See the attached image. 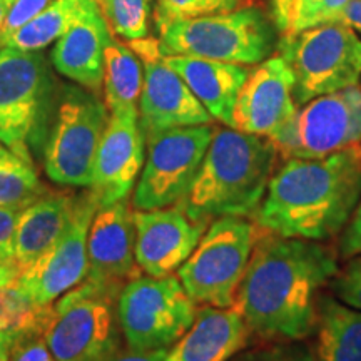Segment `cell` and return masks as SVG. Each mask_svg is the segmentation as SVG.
I'll return each mask as SVG.
<instances>
[{"label":"cell","mask_w":361,"mask_h":361,"mask_svg":"<svg viewBox=\"0 0 361 361\" xmlns=\"http://www.w3.org/2000/svg\"><path fill=\"white\" fill-rule=\"evenodd\" d=\"M338 271L336 252L322 241L261 231L234 310L266 340H303L316 328L322 288Z\"/></svg>","instance_id":"cell-1"},{"label":"cell","mask_w":361,"mask_h":361,"mask_svg":"<svg viewBox=\"0 0 361 361\" xmlns=\"http://www.w3.org/2000/svg\"><path fill=\"white\" fill-rule=\"evenodd\" d=\"M361 202V144L316 159H284L252 218L283 238L326 241L341 234Z\"/></svg>","instance_id":"cell-2"},{"label":"cell","mask_w":361,"mask_h":361,"mask_svg":"<svg viewBox=\"0 0 361 361\" xmlns=\"http://www.w3.org/2000/svg\"><path fill=\"white\" fill-rule=\"evenodd\" d=\"M278 149L261 135L216 129L192 186L178 202L194 219L255 216L274 171Z\"/></svg>","instance_id":"cell-3"},{"label":"cell","mask_w":361,"mask_h":361,"mask_svg":"<svg viewBox=\"0 0 361 361\" xmlns=\"http://www.w3.org/2000/svg\"><path fill=\"white\" fill-rule=\"evenodd\" d=\"M164 56L258 66L276 47V29L258 6L214 16L156 22Z\"/></svg>","instance_id":"cell-4"},{"label":"cell","mask_w":361,"mask_h":361,"mask_svg":"<svg viewBox=\"0 0 361 361\" xmlns=\"http://www.w3.org/2000/svg\"><path fill=\"white\" fill-rule=\"evenodd\" d=\"M54 78L39 51L0 49V142L34 166L52 123Z\"/></svg>","instance_id":"cell-5"},{"label":"cell","mask_w":361,"mask_h":361,"mask_svg":"<svg viewBox=\"0 0 361 361\" xmlns=\"http://www.w3.org/2000/svg\"><path fill=\"white\" fill-rule=\"evenodd\" d=\"M263 229L241 216H223L207 226L178 278L196 305L234 308L238 291Z\"/></svg>","instance_id":"cell-6"},{"label":"cell","mask_w":361,"mask_h":361,"mask_svg":"<svg viewBox=\"0 0 361 361\" xmlns=\"http://www.w3.org/2000/svg\"><path fill=\"white\" fill-rule=\"evenodd\" d=\"M119 288L82 279L52 306L42 335L57 361H94L121 346L117 318Z\"/></svg>","instance_id":"cell-7"},{"label":"cell","mask_w":361,"mask_h":361,"mask_svg":"<svg viewBox=\"0 0 361 361\" xmlns=\"http://www.w3.org/2000/svg\"><path fill=\"white\" fill-rule=\"evenodd\" d=\"M109 117L97 94L75 85L62 87L42 151L47 178L61 186L89 188Z\"/></svg>","instance_id":"cell-8"},{"label":"cell","mask_w":361,"mask_h":361,"mask_svg":"<svg viewBox=\"0 0 361 361\" xmlns=\"http://www.w3.org/2000/svg\"><path fill=\"white\" fill-rule=\"evenodd\" d=\"M278 51L295 75L296 106L361 80V39L341 22L279 37Z\"/></svg>","instance_id":"cell-9"},{"label":"cell","mask_w":361,"mask_h":361,"mask_svg":"<svg viewBox=\"0 0 361 361\" xmlns=\"http://www.w3.org/2000/svg\"><path fill=\"white\" fill-rule=\"evenodd\" d=\"M197 305L179 278L137 276L124 284L117 301V318L130 350L171 348L197 318Z\"/></svg>","instance_id":"cell-10"},{"label":"cell","mask_w":361,"mask_h":361,"mask_svg":"<svg viewBox=\"0 0 361 361\" xmlns=\"http://www.w3.org/2000/svg\"><path fill=\"white\" fill-rule=\"evenodd\" d=\"M214 133L213 126L202 124L146 137L147 154L134 188V209L151 211L178 204L200 173Z\"/></svg>","instance_id":"cell-11"},{"label":"cell","mask_w":361,"mask_h":361,"mask_svg":"<svg viewBox=\"0 0 361 361\" xmlns=\"http://www.w3.org/2000/svg\"><path fill=\"white\" fill-rule=\"evenodd\" d=\"M271 141L283 159H316L361 144V85L311 99Z\"/></svg>","instance_id":"cell-12"},{"label":"cell","mask_w":361,"mask_h":361,"mask_svg":"<svg viewBox=\"0 0 361 361\" xmlns=\"http://www.w3.org/2000/svg\"><path fill=\"white\" fill-rule=\"evenodd\" d=\"M96 211L97 202L90 191L78 196L62 236L30 268L20 273L12 286L20 303L32 310H45L82 281L87 274L89 228Z\"/></svg>","instance_id":"cell-13"},{"label":"cell","mask_w":361,"mask_h":361,"mask_svg":"<svg viewBox=\"0 0 361 361\" xmlns=\"http://www.w3.org/2000/svg\"><path fill=\"white\" fill-rule=\"evenodd\" d=\"M144 67V82L139 97V126L144 137L174 128L213 123V117L197 101L178 72L166 64L159 40H129Z\"/></svg>","instance_id":"cell-14"},{"label":"cell","mask_w":361,"mask_h":361,"mask_svg":"<svg viewBox=\"0 0 361 361\" xmlns=\"http://www.w3.org/2000/svg\"><path fill=\"white\" fill-rule=\"evenodd\" d=\"M209 221L194 219L178 204L151 211H134L135 263L147 276L164 278L183 266Z\"/></svg>","instance_id":"cell-15"},{"label":"cell","mask_w":361,"mask_h":361,"mask_svg":"<svg viewBox=\"0 0 361 361\" xmlns=\"http://www.w3.org/2000/svg\"><path fill=\"white\" fill-rule=\"evenodd\" d=\"M144 144L139 111L112 112L97 147L89 186L97 207L128 200L146 159Z\"/></svg>","instance_id":"cell-16"},{"label":"cell","mask_w":361,"mask_h":361,"mask_svg":"<svg viewBox=\"0 0 361 361\" xmlns=\"http://www.w3.org/2000/svg\"><path fill=\"white\" fill-rule=\"evenodd\" d=\"M298 109L295 75L281 56L268 57L247 75L236 107L234 129L271 139Z\"/></svg>","instance_id":"cell-17"},{"label":"cell","mask_w":361,"mask_h":361,"mask_svg":"<svg viewBox=\"0 0 361 361\" xmlns=\"http://www.w3.org/2000/svg\"><path fill=\"white\" fill-rule=\"evenodd\" d=\"M134 211L123 200L97 207L87 236V274L99 286L119 288L134 278Z\"/></svg>","instance_id":"cell-18"},{"label":"cell","mask_w":361,"mask_h":361,"mask_svg":"<svg viewBox=\"0 0 361 361\" xmlns=\"http://www.w3.org/2000/svg\"><path fill=\"white\" fill-rule=\"evenodd\" d=\"M112 37L109 24L97 4L89 0L80 19L52 49V64L59 74L97 94L104 84V54Z\"/></svg>","instance_id":"cell-19"},{"label":"cell","mask_w":361,"mask_h":361,"mask_svg":"<svg viewBox=\"0 0 361 361\" xmlns=\"http://www.w3.org/2000/svg\"><path fill=\"white\" fill-rule=\"evenodd\" d=\"M211 117L234 129V107L250 69L243 64L188 56H164Z\"/></svg>","instance_id":"cell-20"},{"label":"cell","mask_w":361,"mask_h":361,"mask_svg":"<svg viewBox=\"0 0 361 361\" xmlns=\"http://www.w3.org/2000/svg\"><path fill=\"white\" fill-rule=\"evenodd\" d=\"M251 331L234 308L202 306L191 329L168 350L164 361H228L250 341Z\"/></svg>","instance_id":"cell-21"},{"label":"cell","mask_w":361,"mask_h":361,"mask_svg":"<svg viewBox=\"0 0 361 361\" xmlns=\"http://www.w3.org/2000/svg\"><path fill=\"white\" fill-rule=\"evenodd\" d=\"M78 196L45 192L22 209L16 234V268H30L62 236L74 213Z\"/></svg>","instance_id":"cell-22"},{"label":"cell","mask_w":361,"mask_h":361,"mask_svg":"<svg viewBox=\"0 0 361 361\" xmlns=\"http://www.w3.org/2000/svg\"><path fill=\"white\" fill-rule=\"evenodd\" d=\"M316 361H361V311L335 296L316 303Z\"/></svg>","instance_id":"cell-23"},{"label":"cell","mask_w":361,"mask_h":361,"mask_svg":"<svg viewBox=\"0 0 361 361\" xmlns=\"http://www.w3.org/2000/svg\"><path fill=\"white\" fill-rule=\"evenodd\" d=\"M142 82V62L129 45L111 37L104 54V90L111 114L139 111Z\"/></svg>","instance_id":"cell-24"},{"label":"cell","mask_w":361,"mask_h":361,"mask_svg":"<svg viewBox=\"0 0 361 361\" xmlns=\"http://www.w3.org/2000/svg\"><path fill=\"white\" fill-rule=\"evenodd\" d=\"M87 4L89 0H52L7 40L6 47L32 52L47 47L80 19Z\"/></svg>","instance_id":"cell-25"},{"label":"cell","mask_w":361,"mask_h":361,"mask_svg":"<svg viewBox=\"0 0 361 361\" xmlns=\"http://www.w3.org/2000/svg\"><path fill=\"white\" fill-rule=\"evenodd\" d=\"M350 0H271V20L281 37L338 22Z\"/></svg>","instance_id":"cell-26"},{"label":"cell","mask_w":361,"mask_h":361,"mask_svg":"<svg viewBox=\"0 0 361 361\" xmlns=\"http://www.w3.org/2000/svg\"><path fill=\"white\" fill-rule=\"evenodd\" d=\"M45 192L34 166L22 159L0 162V206L25 209Z\"/></svg>","instance_id":"cell-27"},{"label":"cell","mask_w":361,"mask_h":361,"mask_svg":"<svg viewBox=\"0 0 361 361\" xmlns=\"http://www.w3.org/2000/svg\"><path fill=\"white\" fill-rule=\"evenodd\" d=\"M109 29L128 40L144 39L149 34L152 0H101Z\"/></svg>","instance_id":"cell-28"},{"label":"cell","mask_w":361,"mask_h":361,"mask_svg":"<svg viewBox=\"0 0 361 361\" xmlns=\"http://www.w3.org/2000/svg\"><path fill=\"white\" fill-rule=\"evenodd\" d=\"M256 6V0H157L154 20L192 19Z\"/></svg>","instance_id":"cell-29"},{"label":"cell","mask_w":361,"mask_h":361,"mask_svg":"<svg viewBox=\"0 0 361 361\" xmlns=\"http://www.w3.org/2000/svg\"><path fill=\"white\" fill-rule=\"evenodd\" d=\"M328 286L341 303L361 311V252L348 258L341 269L338 268Z\"/></svg>","instance_id":"cell-30"},{"label":"cell","mask_w":361,"mask_h":361,"mask_svg":"<svg viewBox=\"0 0 361 361\" xmlns=\"http://www.w3.org/2000/svg\"><path fill=\"white\" fill-rule=\"evenodd\" d=\"M8 361H57L49 350L40 329L20 331L13 343Z\"/></svg>","instance_id":"cell-31"},{"label":"cell","mask_w":361,"mask_h":361,"mask_svg":"<svg viewBox=\"0 0 361 361\" xmlns=\"http://www.w3.org/2000/svg\"><path fill=\"white\" fill-rule=\"evenodd\" d=\"M22 209L0 206V263L16 266V234Z\"/></svg>","instance_id":"cell-32"},{"label":"cell","mask_w":361,"mask_h":361,"mask_svg":"<svg viewBox=\"0 0 361 361\" xmlns=\"http://www.w3.org/2000/svg\"><path fill=\"white\" fill-rule=\"evenodd\" d=\"M361 252V202L356 207L355 214L351 216L350 223L343 229L340 238V255L341 258L348 259L351 256Z\"/></svg>","instance_id":"cell-33"},{"label":"cell","mask_w":361,"mask_h":361,"mask_svg":"<svg viewBox=\"0 0 361 361\" xmlns=\"http://www.w3.org/2000/svg\"><path fill=\"white\" fill-rule=\"evenodd\" d=\"M169 348H161V350H149V351H137L119 348L109 351V353L102 355L101 358L94 361H164L166 355H168Z\"/></svg>","instance_id":"cell-34"},{"label":"cell","mask_w":361,"mask_h":361,"mask_svg":"<svg viewBox=\"0 0 361 361\" xmlns=\"http://www.w3.org/2000/svg\"><path fill=\"white\" fill-rule=\"evenodd\" d=\"M338 22L348 25L356 34H361V0H350L341 11Z\"/></svg>","instance_id":"cell-35"},{"label":"cell","mask_w":361,"mask_h":361,"mask_svg":"<svg viewBox=\"0 0 361 361\" xmlns=\"http://www.w3.org/2000/svg\"><path fill=\"white\" fill-rule=\"evenodd\" d=\"M19 333L20 331H16V329L0 328V361H8V358H11L12 346L17 336H19Z\"/></svg>","instance_id":"cell-36"},{"label":"cell","mask_w":361,"mask_h":361,"mask_svg":"<svg viewBox=\"0 0 361 361\" xmlns=\"http://www.w3.org/2000/svg\"><path fill=\"white\" fill-rule=\"evenodd\" d=\"M17 278H19V269L16 266L0 263V290H7L16 284Z\"/></svg>","instance_id":"cell-37"},{"label":"cell","mask_w":361,"mask_h":361,"mask_svg":"<svg viewBox=\"0 0 361 361\" xmlns=\"http://www.w3.org/2000/svg\"><path fill=\"white\" fill-rule=\"evenodd\" d=\"M16 2L17 0H0V29H2L4 22H6L8 12H11V8Z\"/></svg>","instance_id":"cell-38"},{"label":"cell","mask_w":361,"mask_h":361,"mask_svg":"<svg viewBox=\"0 0 361 361\" xmlns=\"http://www.w3.org/2000/svg\"><path fill=\"white\" fill-rule=\"evenodd\" d=\"M273 361H316L311 355L306 353H291V355H284L281 358H276Z\"/></svg>","instance_id":"cell-39"},{"label":"cell","mask_w":361,"mask_h":361,"mask_svg":"<svg viewBox=\"0 0 361 361\" xmlns=\"http://www.w3.org/2000/svg\"><path fill=\"white\" fill-rule=\"evenodd\" d=\"M13 159H19V157L13 154V152L7 146H4V144L0 142V162L13 161Z\"/></svg>","instance_id":"cell-40"},{"label":"cell","mask_w":361,"mask_h":361,"mask_svg":"<svg viewBox=\"0 0 361 361\" xmlns=\"http://www.w3.org/2000/svg\"><path fill=\"white\" fill-rule=\"evenodd\" d=\"M94 2H101V0H94Z\"/></svg>","instance_id":"cell-41"}]
</instances>
